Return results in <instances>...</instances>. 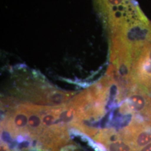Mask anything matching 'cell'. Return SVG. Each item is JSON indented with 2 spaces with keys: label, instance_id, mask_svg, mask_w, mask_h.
I'll use <instances>...</instances> for the list:
<instances>
[{
  "label": "cell",
  "instance_id": "3",
  "mask_svg": "<svg viewBox=\"0 0 151 151\" xmlns=\"http://www.w3.org/2000/svg\"><path fill=\"white\" fill-rule=\"evenodd\" d=\"M110 151H135L130 146L123 142H117L110 146Z\"/></svg>",
  "mask_w": 151,
  "mask_h": 151
},
{
  "label": "cell",
  "instance_id": "4",
  "mask_svg": "<svg viewBox=\"0 0 151 151\" xmlns=\"http://www.w3.org/2000/svg\"><path fill=\"white\" fill-rule=\"evenodd\" d=\"M136 151H151V143Z\"/></svg>",
  "mask_w": 151,
  "mask_h": 151
},
{
  "label": "cell",
  "instance_id": "1",
  "mask_svg": "<svg viewBox=\"0 0 151 151\" xmlns=\"http://www.w3.org/2000/svg\"><path fill=\"white\" fill-rule=\"evenodd\" d=\"M132 71L135 80L151 93V40L142 49L133 65Z\"/></svg>",
  "mask_w": 151,
  "mask_h": 151
},
{
  "label": "cell",
  "instance_id": "2",
  "mask_svg": "<svg viewBox=\"0 0 151 151\" xmlns=\"http://www.w3.org/2000/svg\"><path fill=\"white\" fill-rule=\"evenodd\" d=\"M128 98V108L133 113L147 118L151 122V99L141 90L132 92Z\"/></svg>",
  "mask_w": 151,
  "mask_h": 151
}]
</instances>
